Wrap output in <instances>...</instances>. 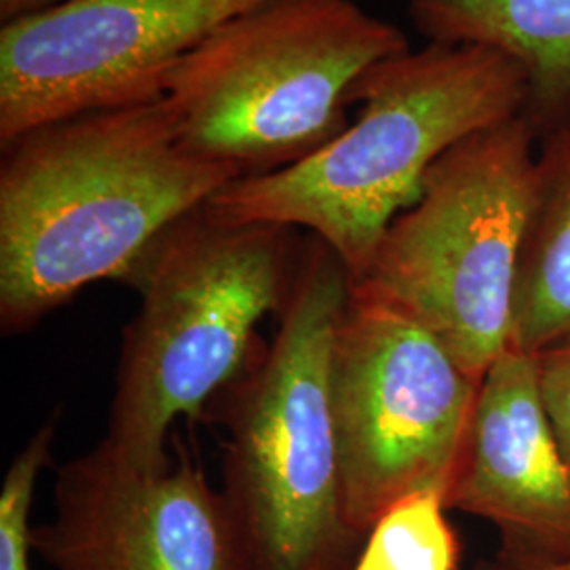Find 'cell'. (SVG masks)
<instances>
[{"instance_id": "4fadbf2b", "label": "cell", "mask_w": 570, "mask_h": 570, "mask_svg": "<svg viewBox=\"0 0 570 570\" xmlns=\"http://www.w3.org/2000/svg\"><path fill=\"white\" fill-rule=\"evenodd\" d=\"M440 492H416L370 529L351 570H459L461 541Z\"/></svg>"}, {"instance_id": "2e32d148", "label": "cell", "mask_w": 570, "mask_h": 570, "mask_svg": "<svg viewBox=\"0 0 570 570\" xmlns=\"http://www.w3.org/2000/svg\"><path fill=\"white\" fill-rule=\"evenodd\" d=\"M63 2L68 0H0V21L11 23V21L35 18L49 9L60 7Z\"/></svg>"}, {"instance_id": "7c38bea8", "label": "cell", "mask_w": 570, "mask_h": 570, "mask_svg": "<svg viewBox=\"0 0 570 570\" xmlns=\"http://www.w3.org/2000/svg\"><path fill=\"white\" fill-rule=\"evenodd\" d=\"M570 341V129L537 148L510 346L537 355Z\"/></svg>"}, {"instance_id": "30bf717a", "label": "cell", "mask_w": 570, "mask_h": 570, "mask_svg": "<svg viewBox=\"0 0 570 570\" xmlns=\"http://www.w3.org/2000/svg\"><path fill=\"white\" fill-rule=\"evenodd\" d=\"M444 503L499 530L501 570L570 560V465L546 412L534 355L508 346L482 376Z\"/></svg>"}, {"instance_id": "3957f363", "label": "cell", "mask_w": 570, "mask_h": 570, "mask_svg": "<svg viewBox=\"0 0 570 570\" xmlns=\"http://www.w3.org/2000/svg\"><path fill=\"white\" fill-rule=\"evenodd\" d=\"M351 296L343 261L315 235L273 341L225 389V497L252 570H351L364 541L345 513L332 351Z\"/></svg>"}, {"instance_id": "ba28073f", "label": "cell", "mask_w": 570, "mask_h": 570, "mask_svg": "<svg viewBox=\"0 0 570 570\" xmlns=\"http://www.w3.org/2000/svg\"><path fill=\"white\" fill-rule=\"evenodd\" d=\"M271 0H68L0 30V146L28 129L164 96L226 21Z\"/></svg>"}, {"instance_id": "9c48e42d", "label": "cell", "mask_w": 570, "mask_h": 570, "mask_svg": "<svg viewBox=\"0 0 570 570\" xmlns=\"http://www.w3.org/2000/svg\"><path fill=\"white\" fill-rule=\"evenodd\" d=\"M53 570H252L225 492L184 449L131 468L98 444L61 465L53 515L30 532Z\"/></svg>"}, {"instance_id": "277c9868", "label": "cell", "mask_w": 570, "mask_h": 570, "mask_svg": "<svg viewBox=\"0 0 570 570\" xmlns=\"http://www.w3.org/2000/svg\"><path fill=\"white\" fill-rule=\"evenodd\" d=\"M294 228L233 223L205 204L169 226L131 285L140 308L122 334L108 454L155 469L171 456L169 429L197 419L254 357L256 326L284 308L296 268Z\"/></svg>"}, {"instance_id": "8992f818", "label": "cell", "mask_w": 570, "mask_h": 570, "mask_svg": "<svg viewBox=\"0 0 570 570\" xmlns=\"http://www.w3.org/2000/svg\"><path fill=\"white\" fill-rule=\"evenodd\" d=\"M537 148L522 117L452 146L351 282L429 327L478 381L510 346Z\"/></svg>"}, {"instance_id": "5bb4252c", "label": "cell", "mask_w": 570, "mask_h": 570, "mask_svg": "<svg viewBox=\"0 0 570 570\" xmlns=\"http://www.w3.org/2000/svg\"><path fill=\"white\" fill-rule=\"evenodd\" d=\"M58 425L60 414L49 416L4 473L0 489V570H32L30 511L37 480L51 463Z\"/></svg>"}, {"instance_id": "5b68a950", "label": "cell", "mask_w": 570, "mask_h": 570, "mask_svg": "<svg viewBox=\"0 0 570 570\" xmlns=\"http://www.w3.org/2000/svg\"><path fill=\"white\" fill-rule=\"evenodd\" d=\"M407 49L397 26L353 0H271L178 61L164 98L193 153L263 176L338 138L353 85Z\"/></svg>"}, {"instance_id": "7a4b0ae2", "label": "cell", "mask_w": 570, "mask_h": 570, "mask_svg": "<svg viewBox=\"0 0 570 570\" xmlns=\"http://www.w3.org/2000/svg\"><path fill=\"white\" fill-rule=\"evenodd\" d=\"M527 75L510 56L475 45L407 49L357 79L360 115L301 164L245 176L207 205L233 223L306 228L366 273L389 225L419 202L431 165L452 146L522 117Z\"/></svg>"}, {"instance_id": "9a60e30c", "label": "cell", "mask_w": 570, "mask_h": 570, "mask_svg": "<svg viewBox=\"0 0 570 570\" xmlns=\"http://www.w3.org/2000/svg\"><path fill=\"white\" fill-rule=\"evenodd\" d=\"M534 362L546 412L570 465V341L537 353Z\"/></svg>"}, {"instance_id": "e0dca14e", "label": "cell", "mask_w": 570, "mask_h": 570, "mask_svg": "<svg viewBox=\"0 0 570 570\" xmlns=\"http://www.w3.org/2000/svg\"><path fill=\"white\" fill-rule=\"evenodd\" d=\"M475 570H501V567L492 560V562H480V564L475 567Z\"/></svg>"}, {"instance_id": "ac0fdd59", "label": "cell", "mask_w": 570, "mask_h": 570, "mask_svg": "<svg viewBox=\"0 0 570 570\" xmlns=\"http://www.w3.org/2000/svg\"><path fill=\"white\" fill-rule=\"evenodd\" d=\"M539 570H570V560H567V562H560V564H551V567H546V569Z\"/></svg>"}, {"instance_id": "8fae6325", "label": "cell", "mask_w": 570, "mask_h": 570, "mask_svg": "<svg viewBox=\"0 0 570 570\" xmlns=\"http://www.w3.org/2000/svg\"><path fill=\"white\" fill-rule=\"evenodd\" d=\"M419 35L501 51L527 75L522 119L537 142L570 129V0H407Z\"/></svg>"}, {"instance_id": "6da1fadb", "label": "cell", "mask_w": 570, "mask_h": 570, "mask_svg": "<svg viewBox=\"0 0 570 570\" xmlns=\"http://www.w3.org/2000/svg\"><path fill=\"white\" fill-rule=\"evenodd\" d=\"M0 150L4 336L87 285L131 284L169 226L242 178L183 142L164 96L45 122Z\"/></svg>"}, {"instance_id": "52a82bcc", "label": "cell", "mask_w": 570, "mask_h": 570, "mask_svg": "<svg viewBox=\"0 0 570 570\" xmlns=\"http://www.w3.org/2000/svg\"><path fill=\"white\" fill-rule=\"evenodd\" d=\"M478 389L429 327L351 287L334 336L332 404L357 537L410 494H446Z\"/></svg>"}]
</instances>
